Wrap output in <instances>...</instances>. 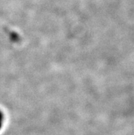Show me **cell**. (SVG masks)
<instances>
[{"instance_id":"obj_1","label":"cell","mask_w":134,"mask_h":135,"mask_svg":"<svg viewBox=\"0 0 134 135\" xmlns=\"http://www.w3.org/2000/svg\"><path fill=\"white\" fill-rule=\"evenodd\" d=\"M3 122V115L2 112L0 111V129L2 126V123Z\"/></svg>"}]
</instances>
